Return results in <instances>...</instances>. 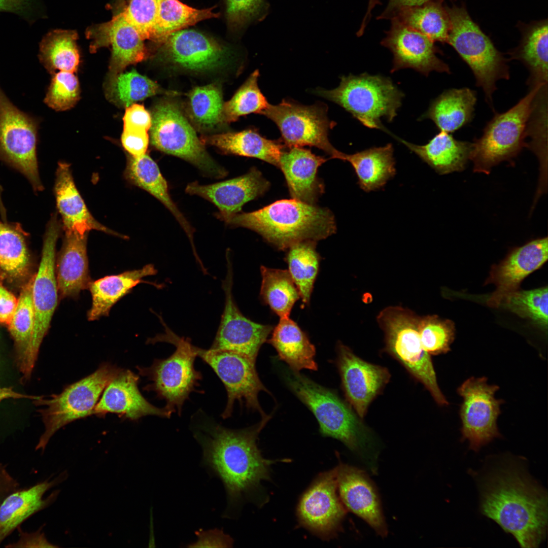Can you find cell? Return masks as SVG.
<instances>
[{
	"label": "cell",
	"instance_id": "obj_62",
	"mask_svg": "<svg viewBox=\"0 0 548 548\" xmlns=\"http://www.w3.org/2000/svg\"><path fill=\"white\" fill-rule=\"evenodd\" d=\"M1 357H0V367H1Z\"/></svg>",
	"mask_w": 548,
	"mask_h": 548
},
{
	"label": "cell",
	"instance_id": "obj_33",
	"mask_svg": "<svg viewBox=\"0 0 548 548\" xmlns=\"http://www.w3.org/2000/svg\"><path fill=\"white\" fill-rule=\"evenodd\" d=\"M201 141L224 153L258 158L277 167L284 151L280 142L266 139L254 129L204 136Z\"/></svg>",
	"mask_w": 548,
	"mask_h": 548
},
{
	"label": "cell",
	"instance_id": "obj_20",
	"mask_svg": "<svg viewBox=\"0 0 548 548\" xmlns=\"http://www.w3.org/2000/svg\"><path fill=\"white\" fill-rule=\"evenodd\" d=\"M391 20L381 44L393 55L391 73L410 68L425 76L432 71L450 73L448 64L437 56L438 50L432 40L395 18Z\"/></svg>",
	"mask_w": 548,
	"mask_h": 548
},
{
	"label": "cell",
	"instance_id": "obj_32",
	"mask_svg": "<svg viewBox=\"0 0 548 548\" xmlns=\"http://www.w3.org/2000/svg\"><path fill=\"white\" fill-rule=\"evenodd\" d=\"M394 149L390 143L351 154L340 152L337 159L349 162L358 178V184L368 192L384 187L396 174Z\"/></svg>",
	"mask_w": 548,
	"mask_h": 548
},
{
	"label": "cell",
	"instance_id": "obj_57",
	"mask_svg": "<svg viewBox=\"0 0 548 548\" xmlns=\"http://www.w3.org/2000/svg\"><path fill=\"white\" fill-rule=\"evenodd\" d=\"M19 527L17 528L19 533L18 540L6 546L7 547H56V545L49 542L42 528H39L34 532L23 531Z\"/></svg>",
	"mask_w": 548,
	"mask_h": 548
},
{
	"label": "cell",
	"instance_id": "obj_14",
	"mask_svg": "<svg viewBox=\"0 0 548 548\" xmlns=\"http://www.w3.org/2000/svg\"><path fill=\"white\" fill-rule=\"evenodd\" d=\"M487 381L485 376L471 377L457 389L463 399L459 410L461 439L468 440L469 449L475 452L501 436L497 420L503 400L495 397L499 387Z\"/></svg>",
	"mask_w": 548,
	"mask_h": 548
},
{
	"label": "cell",
	"instance_id": "obj_8",
	"mask_svg": "<svg viewBox=\"0 0 548 548\" xmlns=\"http://www.w3.org/2000/svg\"><path fill=\"white\" fill-rule=\"evenodd\" d=\"M420 319L408 309L389 306L379 313L377 321L384 332L386 351L424 386L438 405L446 406L449 402L437 383L431 355L421 341Z\"/></svg>",
	"mask_w": 548,
	"mask_h": 548
},
{
	"label": "cell",
	"instance_id": "obj_59",
	"mask_svg": "<svg viewBox=\"0 0 548 548\" xmlns=\"http://www.w3.org/2000/svg\"><path fill=\"white\" fill-rule=\"evenodd\" d=\"M20 488L19 483L9 472L6 465L0 463V504L8 495Z\"/></svg>",
	"mask_w": 548,
	"mask_h": 548
},
{
	"label": "cell",
	"instance_id": "obj_30",
	"mask_svg": "<svg viewBox=\"0 0 548 548\" xmlns=\"http://www.w3.org/2000/svg\"><path fill=\"white\" fill-rule=\"evenodd\" d=\"M388 134L405 145L439 175L464 170L470 158L472 143L457 140L443 131L423 145L408 142L390 131Z\"/></svg>",
	"mask_w": 548,
	"mask_h": 548
},
{
	"label": "cell",
	"instance_id": "obj_51",
	"mask_svg": "<svg viewBox=\"0 0 548 548\" xmlns=\"http://www.w3.org/2000/svg\"><path fill=\"white\" fill-rule=\"evenodd\" d=\"M160 0H130L121 13L138 30L142 38L150 40Z\"/></svg>",
	"mask_w": 548,
	"mask_h": 548
},
{
	"label": "cell",
	"instance_id": "obj_44",
	"mask_svg": "<svg viewBox=\"0 0 548 548\" xmlns=\"http://www.w3.org/2000/svg\"><path fill=\"white\" fill-rule=\"evenodd\" d=\"M260 295L265 302L280 318L288 317L299 291L288 270L262 266Z\"/></svg>",
	"mask_w": 548,
	"mask_h": 548
},
{
	"label": "cell",
	"instance_id": "obj_21",
	"mask_svg": "<svg viewBox=\"0 0 548 548\" xmlns=\"http://www.w3.org/2000/svg\"><path fill=\"white\" fill-rule=\"evenodd\" d=\"M547 237L529 241L512 249L499 264L491 268L485 284H493L495 291L487 300L490 307H499L509 294L519 289L522 281L547 260Z\"/></svg>",
	"mask_w": 548,
	"mask_h": 548
},
{
	"label": "cell",
	"instance_id": "obj_48",
	"mask_svg": "<svg viewBox=\"0 0 548 548\" xmlns=\"http://www.w3.org/2000/svg\"><path fill=\"white\" fill-rule=\"evenodd\" d=\"M190 106L195 121L205 127H212L222 121V93L215 84L194 88L189 93Z\"/></svg>",
	"mask_w": 548,
	"mask_h": 548
},
{
	"label": "cell",
	"instance_id": "obj_35",
	"mask_svg": "<svg viewBox=\"0 0 548 548\" xmlns=\"http://www.w3.org/2000/svg\"><path fill=\"white\" fill-rule=\"evenodd\" d=\"M125 175L130 182L148 192L168 209L186 232L196 254L193 242V229L172 199L167 182L156 163L147 154L140 157L130 156Z\"/></svg>",
	"mask_w": 548,
	"mask_h": 548
},
{
	"label": "cell",
	"instance_id": "obj_38",
	"mask_svg": "<svg viewBox=\"0 0 548 548\" xmlns=\"http://www.w3.org/2000/svg\"><path fill=\"white\" fill-rule=\"evenodd\" d=\"M511 56L522 61L529 70L531 86L547 83V21L528 25L522 41Z\"/></svg>",
	"mask_w": 548,
	"mask_h": 548
},
{
	"label": "cell",
	"instance_id": "obj_60",
	"mask_svg": "<svg viewBox=\"0 0 548 548\" xmlns=\"http://www.w3.org/2000/svg\"><path fill=\"white\" fill-rule=\"evenodd\" d=\"M431 0H389L388 5L377 19H391L402 9L421 5Z\"/></svg>",
	"mask_w": 548,
	"mask_h": 548
},
{
	"label": "cell",
	"instance_id": "obj_5",
	"mask_svg": "<svg viewBox=\"0 0 548 548\" xmlns=\"http://www.w3.org/2000/svg\"><path fill=\"white\" fill-rule=\"evenodd\" d=\"M314 93L338 105L364 126L383 131L382 119L393 121L404 97L389 78L367 73L342 76L336 88Z\"/></svg>",
	"mask_w": 548,
	"mask_h": 548
},
{
	"label": "cell",
	"instance_id": "obj_23",
	"mask_svg": "<svg viewBox=\"0 0 548 548\" xmlns=\"http://www.w3.org/2000/svg\"><path fill=\"white\" fill-rule=\"evenodd\" d=\"M337 488L346 508L365 521L384 537L388 530L376 489L366 472L340 464L336 467Z\"/></svg>",
	"mask_w": 548,
	"mask_h": 548
},
{
	"label": "cell",
	"instance_id": "obj_6",
	"mask_svg": "<svg viewBox=\"0 0 548 548\" xmlns=\"http://www.w3.org/2000/svg\"><path fill=\"white\" fill-rule=\"evenodd\" d=\"M164 326L165 333L149 341L170 343L176 347L175 351L166 358L155 359L149 367L137 368L139 374L150 382L144 390L154 392L158 399L165 401L164 407L168 411L180 416L184 403L199 386L202 376L194 366L197 347L189 338L180 337Z\"/></svg>",
	"mask_w": 548,
	"mask_h": 548
},
{
	"label": "cell",
	"instance_id": "obj_39",
	"mask_svg": "<svg viewBox=\"0 0 548 548\" xmlns=\"http://www.w3.org/2000/svg\"><path fill=\"white\" fill-rule=\"evenodd\" d=\"M392 18L426 36L434 42L447 43L451 23L442 0H431L420 6L402 9Z\"/></svg>",
	"mask_w": 548,
	"mask_h": 548
},
{
	"label": "cell",
	"instance_id": "obj_42",
	"mask_svg": "<svg viewBox=\"0 0 548 548\" xmlns=\"http://www.w3.org/2000/svg\"><path fill=\"white\" fill-rule=\"evenodd\" d=\"M27 235L20 223L0 219V267L13 278L23 277L28 271Z\"/></svg>",
	"mask_w": 548,
	"mask_h": 548
},
{
	"label": "cell",
	"instance_id": "obj_43",
	"mask_svg": "<svg viewBox=\"0 0 548 548\" xmlns=\"http://www.w3.org/2000/svg\"><path fill=\"white\" fill-rule=\"evenodd\" d=\"M316 247V241H302L289 247L286 256L288 271L305 304L310 301L319 270L320 257Z\"/></svg>",
	"mask_w": 548,
	"mask_h": 548
},
{
	"label": "cell",
	"instance_id": "obj_12",
	"mask_svg": "<svg viewBox=\"0 0 548 548\" xmlns=\"http://www.w3.org/2000/svg\"><path fill=\"white\" fill-rule=\"evenodd\" d=\"M36 121L0 90V160L21 173L36 193L44 190L37 158Z\"/></svg>",
	"mask_w": 548,
	"mask_h": 548
},
{
	"label": "cell",
	"instance_id": "obj_10",
	"mask_svg": "<svg viewBox=\"0 0 548 548\" xmlns=\"http://www.w3.org/2000/svg\"><path fill=\"white\" fill-rule=\"evenodd\" d=\"M446 9L451 23L447 43L469 66L476 85L491 104L496 82L509 78L506 59L472 20L464 5H453Z\"/></svg>",
	"mask_w": 548,
	"mask_h": 548
},
{
	"label": "cell",
	"instance_id": "obj_13",
	"mask_svg": "<svg viewBox=\"0 0 548 548\" xmlns=\"http://www.w3.org/2000/svg\"><path fill=\"white\" fill-rule=\"evenodd\" d=\"M259 114L277 125L289 148L315 147L324 151L331 158H337L340 151L334 148L328 138L329 131L335 123L328 118L324 104L306 106L284 99L276 105L269 104Z\"/></svg>",
	"mask_w": 548,
	"mask_h": 548
},
{
	"label": "cell",
	"instance_id": "obj_63",
	"mask_svg": "<svg viewBox=\"0 0 548 548\" xmlns=\"http://www.w3.org/2000/svg\"><path fill=\"white\" fill-rule=\"evenodd\" d=\"M125 1V0H120V1H121V2H122V1Z\"/></svg>",
	"mask_w": 548,
	"mask_h": 548
},
{
	"label": "cell",
	"instance_id": "obj_25",
	"mask_svg": "<svg viewBox=\"0 0 548 548\" xmlns=\"http://www.w3.org/2000/svg\"><path fill=\"white\" fill-rule=\"evenodd\" d=\"M162 43V53L167 59L193 71H209L219 66L228 53L215 40L194 29L174 32Z\"/></svg>",
	"mask_w": 548,
	"mask_h": 548
},
{
	"label": "cell",
	"instance_id": "obj_9",
	"mask_svg": "<svg viewBox=\"0 0 548 548\" xmlns=\"http://www.w3.org/2000/svg\"><path fill=\"white\" fill-rule=\"evenodd\" d=\"M530 91L508 111L496 114L487 123L483 135L472 143L470 159L473 172L489 174L492 168L515 157L525 146L527 128L537 94L542 85Z\"/></svg>",
	"mask_w": 548,
	"mask_h": 548
},
{
	"label": "cell",
	"instance_id": "obj_55",
	"mask_svg": "<svg viewBox=\"0 0 548 548\" xmlns=\"http://www.w3.org/2000/svg\"><path fill=\"white\" fill-rule=\"evenodd\" d=\"M37 0H0V13L15 14L32 24L37 17Z\"/></svg>",
	"mask_w": 548,
	"mask_h": 548
},
{
	"label": "cell",
	"instance_id": "obj_27",
	"mask_svg": "<svg viewBox=\"0 0 548 548\" xmlns=\"http://www.w3.org/2000/svg\"><path fill=\"white\" fill-rule=\"evenodd\" d=\"M67 471L31 487L20 488L8 495L0 504V545L14 530L33 515L52 504L57 499L59 490L44 498L52 487L64 481Z\"/></svg>",
	"mask_w": 548,
	"mask_h": 548
},
{
	"label": "cell",
	"instance_id": "obj_40",
	"mask_svg": "<svg viewBox=\"0 0 548 548\" xmlns=\"http://www.w3.org/2000/svg\"><path fill=\"white\" fill-rule=\"evenodd\" d=\"M213 8L197 9L179 0H160L150 40L163 43L171 34L220 14Z\"/></svg>",
	"mask_w": 548,
	"mask_h": 548
},
{
	"label": "cell",
	"instance_id": "obj_37",
	"mask_svg": "<svg viewBox=\"0 0 548 548\" xmlns=\"http://www.w3.org/2000/svg\"><path fill=\"white\" fill-rule=\"evenodd\" d=\"M268 342L276 349L281 359L292 370H317L314 359L316 349L306 335L289 317L280 318Z\"/></svg>",
	"mask_w": 548,
	"mask_h": 548
},
{
	"label": "cell",
	"instance_id": "obj_49",
	"mask_svg": "<svg viewBox=\"0 0 548 548\" xmlns=\"http://www.w3.org/2000/svg\"><path fill=\"white\" fill-rule=\"evenodd\" d=\"M419 335L423 348L430 355L446 354L455 336V327L453 321L442 320L437 316L420 317Z\"/></svg>",
	"mask_w": 548,
	"mask_h": 548
},
{
	"label": "cell",
	"instance_id": "obj_19",
	"mask_svg": "<svg viewBox=\"0 0 548 548\" xmlns=\"http://www.w3.org/2000/svg\"><path fill=\"white\" fill-rule=\"evenodd\" d=\"M337 365L345 396L360 418L389 382L390 373L382 366L367 362L347 346L337 345Z\"/></svg>",
	"mask_w": 548,
	"mask_h": 548
},
{
	"label": "cell",
	"instance_id": "obj_4",
	"mask_svg": "<svg viewBox=\"0 0 548 548\" xmlns=\"http://www.w3.org/2000/svg\"><path fill=\"white\" fill-rule=\"evenodd\" d=\"M284 377L289 387L316 417L321 433L341 441L376 473L378 442L351 406L333 391L298 371L287 370Z\"/></svg>",
	"mask_w": 548,
	"mask_h": 548
},
{
	"label": "cell",
	"instance_id": "obj_15",
	"mask_svg": "<svg viewBox=\"0 0 548 548\" xmlns=\"http://www.w3.org/2000/svg\"><path fill=\"white\" fill-rule=\"evenodd\" d=\"M197 356L215 371L225 388L227 400L221 414L223 419L231 417L235 401L248 408L257 410L262 418L267 417L261 409L258 395L261 391L268 392L258 375L255 361L249 358L229 351H214L197 347Z\"/></svg>",
	"mask_w": 548,
	"mask_h": 548
},
{
	"label": "cell",
	"instance_id": "obj_41",
	"mask_svg": "<svg viewBox=\"0 0 548 548\" xmlns=\"http://www.w3.org/2000/svg\"><path fill=\"white\" fill-rule=\"evenodd\" d=\"M77 39L76 31L62 29L52 30L43 37L40 43L39 58L48 72L77 71L80 62Z\"/></svg>",
	"mask_w": 548,
	"mask_h": 548
},
{
	"label": "cell",
	"instance_id": "obj_52",
	"mask_svg": "<svg viewBox=\"0 0 548 548\" xmlns=\"http://www.w3.org/2000/svg\"><path fill=\"white\" fill-rule=\"evenodd\" d=\"M225 5L227 23L234 29L259 17L265 6L264 0H225Z\"/></svg>",
	"mask_w": 548,
	"mask_h": 548
},
{
	"label": "cell",
	"instance_id": "obj_56",
	"mask_svg": "<svg viewBox=\"0 0 548 548\" xmlns=\"http://www.w3.org/2000/svg\"><path fill=\"white\" fill-rule=\"evenodd\" d=\"M196 534L198 537L197 541L188 547H230L233 544L232 539L219 529L199 530Z\"/></svg>",
	"mask_w": 548,
	"mask_h": 548
},
{
	"label": "cell",
	"instance_id": "obj_47",
	"mask_svg": "<svg viewBox=\"0 0 548 548\" xmlns=\"http://www.w3.org/2000/svg\"><path fill=\"white\" fill-rule=\"evenodd\" d=\"M547 287L530 290H517L506 296L499 306L540 326H547Z\"/></svg>",
	"mask_w": 548,
	"mask_h": 548
},
{
	"label": "cell",
	"instance_id": "obj_17",
	"mask_svg": "<svg viewBox=\"0 0 548 548\" xmlns=\"http://www.w3.org/2000/svg\"><path fill=\"white\" fill-rule=\"evenodd\" d=\"M61 228L56 214H53L46 226L41 260L38 272L33 278L32 297L35 322L31 347L33 353L37 357L57 304L55 248Z\"/></svg>",
	"mask_w": 548,
	"mask_h": 548
},
{
	"label": "cell",
	"instance_id": "obj_24",
	"mask_svg": "<svg viewBox=\"0 0 548 548\" xmlns=\"http://www.w3.org/2000/svg\"><path fill=\"white\" fill-rule=\"evenodd\" d=\"M139 381L138 375L122 369L105 389L92 415L101 417L114 413L132 421L149 415L169 418L172 413L165 407H157L145 398L139 389Z\"/></svg>",
	"mask_w": 548,
	"mask_h": 548
},
{
	"label": "cell",
	"instance_id": "obj_31",
	"mask_svg": "<svg viewBox=\"0 0 548 548\" xmlns=\"http://www.w3.org/2000/svg\"><path fill=\"white\" fill-rule=\"evenodd\" d=\"M87 236L65 233L56 263L58 291L62 298L77 296L91 283L87 255Z\"/></svg>",
	"mask_w": 548,
	"mask_h": 548
},
{
	"label": "cell",
	"instance_id": "obj_58",
	"mask_svg": "<svg viewBox=\"0 0 548 548\" xmlns=\"http://www.w3.org/2000/svg\"><path fill=\"white\" fill-rule=\"evenodd\" d=\"M0 274V323L8 325L17 305L18 299L3 285Z\"/></svg>",
	"mask_w": 548,
	"mask_h": 548
},
{
	"label": "cell",
	"instance_id": "obj_50",
	"mask_svg": "<svg viewBox=\"0 0 548 548\" xmlns=\"http://www.w3.org/2000/svg\"><path fill=\"white\" fill-rule=\"evenodd\" d=\"M79 95V81L74 73L60 71L54 74L44 102L54 110L64 111L76 104Z\"/></svg>",
	"mask_w": 548,
	"mask_h": 548
},
{
	"label": "cell",
	"instance_id": "obj_18",
	"mask_svg": "<svg viewBox=\"0 0 548 548\" xmlns=\"http://www.w3.org/2000/svg\"><path fill=\"white\" fill-rule=\"evenodd\" d=\"M336 467L319 475L301 498L297 513L305 528L324 539L340 530L346 509L337 495Z\"/></svg>",
	"mask_w": 548,
	"mask_h": 548
},
{
	"label": "cell",
	"instance_id": "obj_36",
	"mask_svg": "<svg viewBox=\"0 0 548 548\" xmlns=\"http://www.w3.org/2000/svg\"><path fill=\"white\" fill-rule=\"evenodd\" d=\"M476 100L475 92L468 88L449 89L431 102L421 119H431L440 131L453 132L471 121Z\"/></svg>",
	"mask_w": 548,
	"mask_h": 548
},
{
	"label": "cell",
	"instance_id": "obj_1",
	"mask_svg": "<svg viewBox=\"0 0 548 548\" xmlns=\"http://www.w3.org/2000/svg\"><path fill=\"white\" fill-rule=\"evenodd\" d=\"M269 417L239 430L227 428L206 420L193 430L202 450L201 463L222 482L227 496L223 517L231 518L244 498L262 481L269 478L273 461L263 458L257 446L260 431Z\"/></svg>",
	"mask_w": 548,
	"mask_h": 548
},
{
	"label": "cell",
	"instance_id": "obj_11",
	"mask_svg": "<svg viewBox=\"0 0 548 548\" xmlns=\"http://www.w3.org/2000/svg\"><path fill=\"white\" fill-rule=\"evenodd\" d=\"M151 118V142L156 148L186 160L212 177L226 176L227 171L211 157L176 106L160 103L155 107Z\"/></svg>",
	"mask_w": 548,
	"mask_h": 548
},
{
	"label": "cell",
	"instance_id": "obj_3",
	"mask_svg": "<svg viewBox=\"0 0 548 548\" xmlns=\"http://www.w3.org/2000/svg\"><path fill=\"white\" fill-rule=\"evenodd\" d=\"M218 218L231 226L255 231L281 250L302 241L325 239L336 230L334 215L329 209L295 199L280 200L254 212Z\"/></svg>",
	"mask_w": 548,
	"mask_h": 548
},
{
	"label": "cell",
	"instance_id": "obj_26",
	"mask_svg": "<svg viewBox=\"0 0 548 548\" xmlns=\"http://www.w3.org/2000/svg\"><path fill=\"white\" fill-rule=\"evenodd\" d=\"M269 187V183L260 172L252 167L244 175L217 183H190L185 191L214 203L220 211L218 217L238 213L244 204L263 194Z\"/></svg>",
	"mask_w": 548,
	"mask_h": 548
},
{
	"label": "cell",
	"instance_id": "obj_2",
	"mask_svg": "<svg viewBox=\"0 0 548 548\" xmlns=\"http://www.w3.org/2000/svg\"><path fill=\"white\" fill-rule=\"evenodd\" d=\"M480 488L482 513L521 547H538L546 536L547 494L523 467L507 460L487 474Z\"/></svg>",
	"mask_w": 548,
	"mask_h": 548
},
{
	"label": "cell",
	"instance_id": "obj_7",
	"mask_svg": "<svg viewBox=\"0 0 548 548\" xmlns=\"http://www.w3.org/2000/svg\"><path fill=\"white\" fill-rule=\"evenodd\" d=\"M122 369L109 363H104L93 373L66 387L58 394L48 398L20 394L32 400L39 409L45 426L36 446L42 452L51 437L59 429L76 420L92 415L93 409L105 389Z\"/></svg>",
	"mask_w": 548,
	"mask_h": 548
},
{
	"label": "cell",
	"instance_id": "obj_53",
	"mask_svg": "<svg viewBox=\"0 0 548 548\" xmlns=\"http://www.w3.org/2000/svg\"><path fill=\"white\" fill-rule=\"evenodd\" d=\"M124 129L148 131L151 126L152 118L143 106L132 104L126 107L123 118Z\"/></svg>",
	"mask_w": 548,
	"mask_h": 548
},
{
	"label": "cell",
	"instance_id": "obj_46",
	"mask_svg": "<svg viewBox=\"0 0 548 548\" xmlns=\"http://www.w3.org/2000/svg\"><path fill=\"white\" fill-rule=\"evenodd\" d=\"M259 76V71L255 70L232 97L224 104L222 121L234 122L241 116L260 114L266 108L269 103L258 87Z\"/></svg>",
	"mask_w": 548,
	"mask_h": 548
},
{
	"label": "cell",
	"instance_id": "obj_28",
	"mask_svg": "<svg viewBox=\"0 0 548 548\" xmlns=\"http://www.w3.org/2000/svg\"><path fill=\"white\" fill-rule=\"evenodd\" d=\"M54 191L65 233L85 235L91 230H97L123 237L101 224L92 216L75 185L70 166L66 162L58 164Z\"/></svg>",
	"mask_w": 548,
	"mask_h": 548
},
{
	"label": "cell",
	"instance_id": "obj_45",
	"mask_svg": "<svg viewBox=\"0 0 548 548\" xmlns=\"http://www.w3.org/2000/svg\"><path fill=\"white\" fill-rule=\"evenodd\" d=\"M106 90L111 101L127 107L134 102L155 95L160 89L155 82L133 70L108 78Z\"/></svg>",
	"mask_w": 548,
	"mask_h": 548
},
{
	"label": "cell",
	"instance_id": "obj_54",
	"mask_svg": "<svg viewBox=\"0 0 548 548\" xmlns=\"http://www.w3.org/2000/svg\"><path fill=\"white\" fill-rule=\"evenodd\" d=\"M121 140L123 148L131 156L140 157L146 154L149 144L147 131L123 129Z\"/></svg>",
	"mask_w": 548,
	"mask_h": 548
},
{
	"label": "cell",
	"instance_id": "obj_22",
	"mask_svg": "<svg viewBox=\"0 0 548 548\" xmlns=\"http://www.w3.org/2000/svg\"><path fill=\"white\" fill-rule=\"evenodd\" d=\"M87 35L92 40L90 49L93 51L102 47H111L108 78L122 73L128 65L143 60L147 56L145 40L121 12L107 22L90 27Z\"/></svg>",
	"mask_w": 548,
	"mask_h": 548
},
{
	"label": "cell",
	"instance_id": "obj_29",
	"mask_svg": "<svg viewBox=\"0 0 548 548\" xmlns=\"http://www.w3.org/2000/svg\"><path fill=\"white\" fill-rule=\"evenodd\" d=\"M327 160L301 147H292L283 151L279 167L293 199L310 204L317 201L323 191V186L317 177L318 169Z\"/></svg>",
	"mask_w": 548,
	"mask_h": 548
},
{
	"label": "cell",
	"instance_id": "obj_16",
	"mask_svg": "<svg viewBox=\"0 0 548 548\" xmlns=\"http://www.w3.org/2000/svg\"><path fill=\"white\" fill-rule=\"evenodd\" d=\"M227 273L222 282L225 303L220 325L210 349L229 351L256 361L259 350L272 331L273 327L255 323L241 312L232 295L231 260L226 255Z\"/></svg>",
	"mask_w": 548,
	"mask_h": 548
},
{
	"label": "cell",
	"instance_id": "obj_34",
	"mask_svg": "<svg viewBox=\"0 0 548 548\" xmlns=\"http://www.w3.org/2000/svg\"><path fill=\"white\" fill-rule=\"evenodd\" d=\"M157 270L152 264L143 268L106 276L91 282L88 288L92 296V305L88 312L89 321L108 316L112 306L135 286L146 282L143 279L156 275Z\"/></svg>",
	"mask_w": 548,
	"mask_h": 548
},
{
	"label": "cell",
	"instance_id": "obj_61",
	"mask_svg": "<svg viewBox=\"0 0 548 548\" xmlns=\"http://www.w3.org/2000/svg\"><path fill=\"white\" fill-rule=\"evenodd\" d=\"M380 0H369L366 13L364 16L365 19H370L372 10L376 5L380 4Z\"/></svg>",
	"mask_w": 548,
	"mask_h": 548
}]
</instances>
